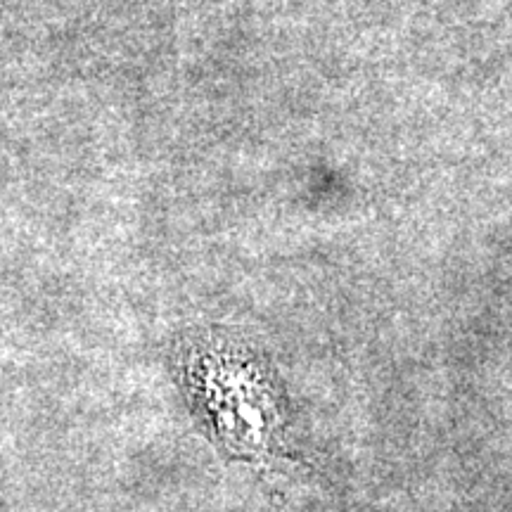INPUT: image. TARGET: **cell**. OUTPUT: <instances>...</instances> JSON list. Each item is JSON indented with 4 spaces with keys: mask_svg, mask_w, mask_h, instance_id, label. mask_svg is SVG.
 Segmentation results:
<instances>
[{
    "mask_svg": "<svg viewBox=\"0 0 512 512\" xmlns=\"http://www.w3.org/2000/svg\"><path fill=\"white\" fill-rule=\"evenodd\" d=\"M178 373L192 411L230 460L268 465L285 451L290 406L280 375L266 356L223 332L190 337Z\"/></svg>",
    "mask_w": 512,
    "mask_h": 512,
    "instance_id": "1",
    "label": "cell"
}]
</instances>
